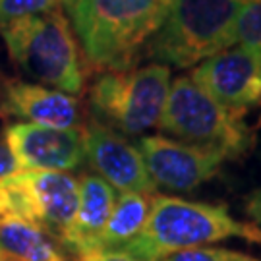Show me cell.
I'll return each mask as SVG.
<instances>
[{"mask_svg": "<svg viewBox=\"0 0 261 261\" xmlns=\"http://www.w3.org/2000/svg\"><path fill=\"white\" fill-rule=\"evenodd\" d=\"M60 2H62V4H64L66 8H68V6H72V4H75V2H80V0H60Z\"/></svg>", "mask_w": 261, "mask_h": 261, "instance_id": "obj_22", "label": "cell"}, {"mask_svg": "<svg viewBox=\"0 0 261 261\" xmlns=\"http://www.w3.org/2000/svg\"><path fill=\"white\" fill-rule=\"evenodd\" d=\"M10 58L33 80L66 95L84 89L80 48L68 19L53 10L10 21L0 28Z\"/></svg>", "mask_w": 261, "mask_h": 261, "instance_id": "obj_4", "label": "cell"}, {"mask_svg": "<svg viewBox=\"0 0 261 261\" xmlns=\"http://www.w3.org/2000/svg\"><path fill=\"white\" fill-rule=\"evenodd\" d=\"M60 0H0V28L10 21L56 10Z\"/></svg>", "mask_w": 261, "mask_h": 261, "instance_id": "obj_17", "label": "cell"}, {"mask_svg": "<svg viewBox=\"0 0 261 261\" xmlns=\"http://www.w3.org/2000/svg\"><path fill=\"white\" fill-rule=\"evenodd\" d=\"M6 145L21 170L66 172L85 161L84 130L18 122L6 128Z\"/></svg>", "mask_w": 261, "mask_h": 261, "instance_id": "obj_10", "label": "cell"}, {"mask_svg": "<svg viewBox=\"0 0 261 261\" xmlns=\"http://www.w3.org/2000/svg\"><path fill=\"white\" fill-rule=\"evenodd\" d=\"M170 89V68L147 64L138 70L105 72L91 87V107L124 134L157 126Z\"/></svg>", "mask_w": 261, "mask_h": 261, "instance_id": "obj_7", "label": "cell"}, {"mask_svg": "<svg viewBox=\"0 0 261 261\" xmlns=\"http://www.w3.org/2000/svg\"><path fill=\"white\" fill-rule=\"evenodd\" d=\"M80 261H141L124 250H93L80 255Z\"/></svg>", "mask_w": 261, "mask_h": 261, "instance_id": "obj_19", "label": "cell"}, {"mask_svg": "<svg viewBox=\"0 0 261 261\" xmlns=\"http://www.w3.org/2000/svg\"><path fill=\"white\" fill-rule=\"evenodd\" d=\"M246 213L253 221V226L261 230V188L253 190L246 199Z\"/></svg>", "mask_w": 261, "mask_h": 261, "instance_id": "obj_21", "label": "cell"}, {"mask_svg": "<svg viewBox=\"0 0 261 261\" xmlns=\"http://www.w3.org/2000/svg\"><path fill=\"white\" fill-rule=\"evenodd\" d=\"M138 151L155 186L174 192H190L217 176L226 161L221 151L190 145L165 136H145L138 141Z\"/></svg>", "mask_w": 261, "mask_h": 261, "instance_id": "obj_9", "label": "cell"}, {"mask_svg": "<svg viewBox=\"0 0 261 261\" xmlns=\"http://www.w3.org/2000/svg\"><path fill=\"white\" fill-rule=\"evenodd\" d=\"M18 170H19L18 163H16V159L12 157L8 145L0 141V180H4V178L16 174Z\"/></svg>", "mask_w": 261, "mask_h": 261, "instance_id": "obj_20", "label": "cell"}, {"mask_svg": "<svg viewBox=\"0 0 261 261\" xmlns=\"http://www.w3.org/2000/svg\"><path fill=\"white\" fill-rule=\"evenodd\" d=\"M85 161L122 194H155L157 186L153 184L149 172L145 168L143 157L136 145L124 140L109 126L101 122H91L84 130Z\"/></svg>", "mask_w": 261, "mask_h": 261, "instance_id": "obj_11", "label": "cell"}, {"mask_svg": "<svg viewBox=\"0 0 261 261\" xmlns=\"http://www.w3.org/2000/svg\"><path fill=\"white\" fill-rule=\"evenodd\" d=\"M116 203V190L97 174H85L80 182V197L72 228L64 246L77 255L89 252L97 236L103 232Z\"/></svg>", "mask_w": 261, "mask_h": 261, "instance_id": "obj_13", "label": "cell"}, {"mask_svg": "<svg viewBox=\"0 0 261 261\" xmlns=\"http://www.w3.org/2000/svg\"><path fill=\"white\" fill-rule=\"evenodd\" d=\"M228 238L261 244V230L250 223L236 221L224 205L153 196L141 232L120 250L141 261H161L170 253Z\"/></svg>", "mask_w": 261, "mask_h": 261, "instance_id": "obj_2", "label": "cell"}, {"mask_svg": "<svg viewBox=\"0 0 261 261\" xmlns=\"http://www.w3.org/2000/svg\"><path fill=\"white\" fill-rule=\"evenodd\" d=\"M236 4H248V2H253V0H232Z\"/></svg>", "mask_w": 261, "mask_h": 261, "instance_id": "obj_23", "label": "cell"}, {"mask_svg": "<svg viewBox=\"0 0 261 261\" xmlns=\"http://www.w3.org/2000/svg\"><path fill=\"white\" fill-rule=\"evenodd\" d=\"M240 4L232 0H172L143 55L155 64L190 68L236 45L234 21Z\"/></svg>", "mask_w": 261, "mask_h": 261, "instance_id": "obj_3", "label": "cell"}, {"mask_svg": "<svg viewBox=\"0 0 261 261\" xmlns=\"http://www.w3.org/2000/svg\"><path fill=\"white\" fill-rule=\"evenodd\" d=\"M161 261H259L253 255H248L244 252H236V250H228V248H192V250H184V252H176L167 255Z\"/></svg>", "mask_w": 261, "mask_h": 261, "instance_id": "obj_18", "label": "cell"}, {"mask_svg": "<svg viewBox=\"0 0 261 261\" xmlns=\"http://www.w3.org/2000/svg\"><path fill=\"white\" fill-rule=\"evenodd\" d=\"M0 261H66L39 228L0 217Z\"/></svg>", "mask_w": 261, "mask_h": 261, "instance_id": "obj_14", "label": "cell"}, {"mask_svg": "<svg viewBox=\"0 0 261 261\" xmlns=\"http://www.w3.org/2000/svg\"><path fill=\"white\" fill-rule=\"evenodd\" d=\"M234 37L240 47L261 55V0L240 4L234 21Z\"/></svg>", "mask_w": 261, "mask_h": 261, "instance_id": "obj_16", "label": "cell"}, {"mask_svg": "<svg viewBox=\"0 0 261 261\" xmlns=\"http://www.w3.org/2000/svg\"><path fill=\"white\" fill-rule=\"evenodd\" d=\"M151 199L141 194H122L116 197L103 232L97 236L91 250H120L141 232L149 215Z\"/></svg>", "mask_w": 261, "mask_h": 261, "instance_id": "obj_15", "label": "cell"}, {"mask_svg": "<svg viewBox=\"0 0 261 261\" xmlns=\"http://www.w3.org/2000/svg\"><path fill=\"white\" fill-rule=\"evenodd\" d=\"M172 0H80L68 6L87 60L126 72L167 18Z\"/></svg>", "mask_w": 261, "mask_h": 261, "instance_id": "obj_1", "label": "cell"}, {"mask_svg": "<svg viewBox=\"0 0 261 261\" xmlns=\"http://www.w3.org/2000/svg\"><path fill=\"white\" fill-rule=\"evenodd\" d=\"M0 112L4 116L23 118L28 124L70 130L80 124V105L72 95L43 85L8 82L4 85Z\"/></svg>", "mask_w": 261, "mask_h": 261, "instance_id": "obj_12", "label": "cell"}, {"mask_svg": "<svg viewBox=\"0 0 261 261\" xmlns=\"http://www.w3.org/2000/svg\"><path fill=\"white\" fill-rule=\"evenodd\" d=\"M77 197L80 182L66 172L18 170L0 180V217L28 223L64 244Z\"/></svg>", "mask_w": 261, "mask_h": 261, "instance_id": "obj_6", "label": "cell"}, {"mask_svg": "<svg viewBox=\"0 0 261 261\" xmlns=\"http://www.w3.org/2000/svg\"><path fill=\"white\" fill-rule=\"evenodd\" d=\"M190 80L224 109L246 114L261 107V55L230 47L194 68Z\"/></svg>", "mask_w": 261, "mask_h": 261, "instance_id": "obj_8", "label": "cell"}, {"mask_svg": "<svg viewBox=\"0 0 261 261\" xmlns=\"http://www.w3.org/2000/svg\"><path fill=\"white\" fill-rule=\"evenodd\" d=\"M157 126L178 141L221 151L226 161L240 159L255 145V132L246 114L215 103L188 75L170 84Z\"/></svg>", "mask_w": 261, "mask_h": 261, "instance_id": "obj_5", "label": "cell"}]
</instances>
